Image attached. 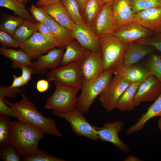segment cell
I'll return each mask as SVG.
<instances>
[{
    "instance_id": "1",
    "label": "cell",
    "mask_w": 161,
    "mask_h": 161,
    "mask_svg": "<svg viewBox=\"0 0 161 161\" xmlns=\"http://www.w3.org/2000/svg\"><path fill=\"white\" fill-rule=\"evenodd\" d=\"M21 96L20 101L13 103L3 98L4 102L16 112L18 118V120L38 129L44 134L61 137L62 134L58 129L55 120L43 116L25 94H22Z\"/></svg>"
},
{
    "instance_id": "2",
    "label": "cell",
    "mask_w": 161,
    "mask_h": 161,
    "mask_svg": "<svg viewBox=\"0 0 161 161\" xmlns=\"http://www.w3.org/2000/svg\"><path fill=\"white\" fill-rule=\"evenodd\" d=\"M44 134L38 129L20 120L12 121L10 144L21 157L38 153L39 141Z\"/></svg>"
},
{
    "instance_id": "3",
    "label": "cell",
    "mask_w": 161,
    "mask_h": 161,
    "mask_svg": "<svg viewBox=\"0 0 161 161\" xmlns=\"http://www.w3.org/2000/svg\"><path fill=\"white\" fill-rule=\"evenodd\" d=\"M114 69L106 70L96 78H83L81 93L77 97L76 108L83 113H87L95 99L104 90L114 74Z\"/></svg>"
},
{
    "instance_id": "4",
    "label": "cell",
    "mask_w": 161,
    "mask_h": 161,
    "mask_svg": "<svg viewBox=\"0 0 161 161\" xmlns=\"http://www.w3.org/2000/svg\"><path fill=\"white\" fill-rule=\"evenodd\" d=\"M55 89L46 100V109L53 112H67L76 108L77 95L80 89L54 82Z\"/></svg>"
},
{
    "instance_id": "5",
    "label": "cell",
    "mask_w": 161,
    "mask_h": 161,
    "mask_svg": "<svg viewBox=\"0 0 161 161\" xmlns=\"http://www.w3.org/2000/svg\"><path fill=\"white\" fill-rule=\"evenodd\" d=\"M100 39V52L105 71L122 66L124 55L129 43L112 35Z\"/></svg>"
},
{
    "instance_id": "6",
    "label": "cell",
    "mask_w": 161,
    "mask_h": 161,
    "mask_svg": "<svg viewBox=\"0 0 161 161\" xmlns=\"http://www.w3.org/2000/svg\"><path fill=\"white\" fill-rule=\"evenodd\" d=\"M81 62H73L50 70L47 74V80L81 89L83 78L80 67Z\"/></svg>"
},
{
    "instance_id": "7",
    "label": "cell",
    "mask_w": 161,
    "mask_h": 161,
    "mask_svg": "<svg viewBox=\"0 0 161 161\" xmlns=\"http://www.w3.org/2000/svg\"><path fill=\"white\" fill-rule=\"evenodd\" d=\"M52 113L56 116L67 121L70 124L72 131L77 136L86 137L96 141L99 140L94 126L89 123L83 113L76 108L67 112Z\"/></svg>"
},
{
    "instance_id": "8",
    "label": "cell",
    "mask_w": 161,
    "mask_h": 161,
    "mask_svg": "<svg viewBox=\"0 0 161 161\" xmlns=\"http://www.w3.org/2000/svg\"><path fill=\"white\" fill-rule=\"evenodd\" d=\"M130 84L120 76L114 75L99 95L100 101L106 112L116 108L120 98Z\"/></svg>"
},
{
    "instance_id": "9",
    "label": "cell",
    "mask_w": 161,
    "mask_h": 161,
    "mask_svg": "<svg viewBox=\"0 0 161 161\" xmlns=\"http://www.w3.org/2000/svg\"><path fill=\"white\" fill-rule=\"evenodd\" d=\"M112 2L104 4L91 25L100 38L112 35L117 27L112 15Z\"/></svg>"
},
{
    "instance_id": "10",
    "label": "cell",
    "mask_w": 161,
    "mask_h": 161,
    "mask_svg": "<svg viewBox=\"0 0 161 161\" xmlns=\"http://www.w3.org/2000/svg\"><path fill=\"white\" fill-rule=\"evenodd\" d=\"M124 125L123 120H120L104 123L102 127H94L99 140L110 143L123 152L127 153L130 150V148L120 139L118 135Z\"/></svg>"
},
{
    "instance_id": "11",
    "label": "cell",
    "mask_w": 161,
    "mask_h": 161,
    "mask_svg": "<svg viewBox=\"0 0 161 161\" xmlns=\"http://www.w3.org/2000/svg\"><path fill=\"white\" fill-rule=\"evenodd\" d=\"M56 47L51 40L38 31L20 44V49L27 53L32 59L48 52Z\"/></svg>"
},
{
    "instance_id": "12",
    "label": "cell",
    "mask_w": 161,
    "mask_h": 161,
    "mask_svg": "<svg viewBox=\"0 0 161 161\" xmlns=\"http://www.w3.org/2000/svg\"><path fill=\"white\" fill-rule=\"evenodd\" d=\"M155 35L153 31L134 22L118 26L112 34L120 39L129 43L151 38Z\"/></svg>"
},
{
    "instance_id": "13",
    "label": "cell",
    "mask_w": 161,
    "mask_h": 161,
    "mask_svg": "<svg viewBox=\"0 0 161 161\" xmlns=\"http://www.w3.org/2000/svg\"><path fill=\"white\" fill-rule=\"evenodd\" d=\"M161 94V83L155 76L151 75L141 83L134 97L135 106L144 102L156 100Z\"/></svg>"
},
{
    "instance_id": "14",
    "label": "cell",
    "mask_w": 161,
    "mask_h": 161,
    "mask_svg": "<svg viewBox=\"0 0 161 161\" xmlns=\"http://www.w3.org/2000/svg\"><path fill=\"white\" fill-rule=\"evenodd\" d=\"M64 49L55 47L46 54L40 56L38 60L33 62L30 67L32 74H45L48 69L52 70L58 68L61 63Z\"/></svg>"
},
{
    "instance_id": "15",
    "label": "cell",
    "mask_w": 161,
    "mask_h": 161,
    "mask_svg": "<svg viewBox=\"0 0 161 161\" xmlns=\"http://www.w3.org/2000/svg\"><path fill=\"white\" fill-rule=\"evenodd\" d=\"M72 32L83 47L93 52L100 51V39L91 27L85 24H76Z\"/></svg>"
},
{
    "instance_id": "16",
    "label": "cell",
    "mask_w": 161,
    "mask_h": 161,
    "mask_svg": "<svg viewBox=\"0 0 161 161\" xmlns=\"http://www.w3.org/2000/svg\"><path fill=\"white\" fill-rule=\"evenodd\" d=\"M80 67L83 77L86 79H93L102 75L105 70L100 52H91L81 62Z\"/></svg>"
},
{
    "instance_id": "17",
    "label": "cell",
    "mask_w": 161,
    "mask_h": 161,
    "mask_svg": "<svg viewBox=\"0 0 161 161\" xmlns=\"http://www.w3.org/2000/svg\"><path fill=\"white\" fill-rule=\"evenodd\" d=\"M39 7L61 26L72 32L75 29L76 24L60 1Z\"/></svg>"
},
{
    "instance_id": "18",
    "label": "cell",
    "mask_w": 161,
    "mask_h": 161,
    "mask_svg": "<svg viewBox=\"0 0 161 161\" xmlns=\"http://www.w3.org/2000/svg\"><path fill=\"white\" fill-rule=\"evenodd\" d=\"M114 74L120 76L130 83H141L151 75L143 65L137 64L122 66L114 70Z\"/></svg>"
},
{
    "instance_id": "19",
    "label": "cell",
    "mask_w": 161,
    "mask_h": 161,
    "mask_svg": "<svg viewBox=\"0 0 161 161\" xmlns=\"http://www.w3.org/2000/svg\"><path fill=\"white\" fill-rule=\"evenodd\" d=\"M156 50L151 46L135 42L129 43L124 53L122 66L137 64L146 55Z\"/></svg>"
},
{
    "instance_id": "20",
    "label": "cell",
    "mask_w": 161,
    "mask_h": 161,
    "mask_svg": "<svg viewBox=\"0 0 161 161\" xmlns=\"http://www.w3.org/2000/svg\"><path fill=\"white\" fill-rule=\"evenodd\" d=\"M43 23L48 28L55 38L58 43V48H64L74 40L71 30L60 25L46 13V18Z\"/></svg>"
},
{
    "instance_id": "21",
    "label": "cell",
    "mask_w": 161,
    "mask_h": 161,
    "mask_svg": "<svg viewBox=\"0 0 161 161\" xmlns=\"http://www.w3.org/2000/svg\"><path fill=\"white\" fill-rule=\"evenodd\" d=\"M133 22L154 32L155 29L161 22V7L148 8L134 13Z\"/></svg>"
},
{
    "instance_id": "22",
    "label": "cell",
    "mask_w": 161,
    "mask_h": 161,
    "mask_svg": "<svg viewBox=\"0 0 161 161\" xmlns=\"http://www.w3.org/2000/svg\"><path fill=\"white\" fill-rule=\"evenodd\" d=\"M112 11L117 27L133 22L134 13L130 0H114L112 2Z\"/></svg>"
},
{
    "instance_id": "23",
    "label": "cell",
    "mask_w": 161,
    "mask_h": 161,
    "mask_svg": "<svg viewBox=\"0 0 161 161\" xmlns=\"http://www.w3.org/2000/svg\"><path fill=\"white\" fill-rule=\"evenodd\" d=\"M161 116V94L154 102L147 108V111L142 114L134 124L129 126L126 134L130 135L143 129L147 122L151 119Z\"/></svg>"
},
{
    "instance_id": "24",
    "label": "cell",
    "mask_w": 161,
    "mask_h": 161,
    "mask_svg": "<svg viewBox=\"0 0 161 161\" xmlns=\"http://www.w3.org/2000/svg\"><path fill=\"white\" fill-rule=\"evenodd\" d=\"M60 66L76 61H82L92 52L83 47L74 40L65 48Z\"/></svg>"
},
{
    "instance_id": "25",
    "label": "cell",
    "mask_w": 161,
    "mask_h": 161,
    "mask_svg": "<svg viewBox=\"0 0 161 161\" xmlns=\"http://www.w3.org/2000/svg\"><path fill=\"white\" fill-rule=\"evenodd\" d=\"M0 53L12 61L11 65L14 69H21L25 66L30 67L32 65L30 55L21 49L15 50L1 47Z\"/></svg>"
},
{
    "instance_id": "26",
    "label": "cell",
    "mask_w": 161,
    "mask_h": 161,
    "mask_svg": "<svg viewBox=\"0 0 161 161\" xmlns=\"http://www.w3.org/2000/svg\"><path fill=\"white\" fill-rule=\"evenodd\" d=\"M140 83H131L126 89L118 100L116 107L118 110L121 112H129L134 109L135 107L134 97Z\"/></svg>"
},
{
    "instance_id": "27",
    "label": "cell",
    "mask_w": 161,
    "mask_h": 161,
    "mask_svg": "<svg viewBox=\"0 0 161 161\" xmlns=\"http://www.w3.org/2000/svg\"><path fill=\"white\" fill-rule=\"evenodd\" d=\"M104 4L101 0H87L84 6L81 14L85 24L91 27Z\"/></svg>"
},
{
    "instance_id": "28",
    "label": "cell",
    "mask_w": 161,
    "mask_h": 161,
    "mask_svg": "<svg viewBox=\"0 0 161 161\" xmlns=\"http://www.w3.org/2000/svg\"><path fill=\"white\" fill-rule=\"evenodd\" d=\"M0 6L13 11L25 20L35 23V20L27 10L25 4L18 0H0Z\"/></svg>"
},
{
    "instance_id": "29",
    "label": "cell",
    "mask_w": 161,
    "mask_h": 161,
    "mask_svg": "<svg viewBox=\"0 0 161 161\" xmlns=\"http://www.w3.org/2000/svg\"><path fill=\"white\" fill-rule=\"evenodd\" d=\"M36 31L38 30L36 24L25 20L12 36L21 44Z\"/></svg>"
},
{
    "instance_id": "30",
    "label": "cell",
    "mask_w": 161,
    "mask_h": 161,
    "mask_svg": "<svg viewBox=\"0 0 161 161\" xmlns=\"http://www.w3.org/2000/svg\"><path fill=\"white\" fill-rule=\"evenodd\" d=\"M143 66L151 75L156 76L161 83V55L154 52L150 54Z\"/></svg>"
},
{
    "instance_id": "31",
    "label": "cell",
    "mask_w": 161,
    "mask_h": 161,
    "mask_svg": "<svg viewBox=\"0 0 161 161\" xmlns=\"http://www.w3.org/2000/svg\"><path fill=\"white\" fill-rule=\"evenodd\" d=\"M10 116L0 114V148L10 144V135L12 121Z\"/></svg>"
},
{
    "instance_id": "32",
    "label": "cell",
    "mask_w": 161,
    "mask_h": 161,
    "mask_svg": "<svg viewBox=\"0 0 161 161\" xmlns=\"http://www.w3.org/2000/svg\"><path fill=\"white\" fill-rule=\"evenodd\" d=\"M25 20L18 16L7 15L1 22L0 29L12 35Z\"/></svg>"
},
{
    "instance_id": "33",
    "label": "cell",
    "mask_w": 161,
    "mask_h": 161,
    "mask_svg": "<svg viewBox=\"0 0 161 161\" xmlns=\"http://www.w3.org/2000/svg\"><path fill=\"white\" fill-rule=\"evenodd\" d=\"M71 18L76 24H85L75 0H61Z\"/></svg>"
},
{
    "instance_id": "34",
    "label": "cell",
    "mask_w": 161,
    "mask_h": 161,
    "mask_svg": "<svg viewBox=\"0 0 161 161\" xmlns=\"http://www.w3.org/2000/svg\"><path fill=\"white\" fill-rule=\"evenodd\" d=\"M132 11L135 13L148 8L161 7V0H130Z\"/></svg>"
},
{
    "instance_id": "35",
    "label": "cell",
    "mask_w": 161,
    "mask_h": 161,
    "mask_svg": "<svg viewBox=\"0 0 161 161\" xmlns=\"http://www.w3.org/2000/svg\"><path fill=\"white\" fill-rule=\"evenodd\" d=\"M0 157L4 161H20L21 157L12 145L0 148Z\"/></svg>"
},
{
    "instance_id": "36",
    "label": "cell",
    "mask_w": 161,
    "mask_h": 161,
    "mask_svg": "<svg viewBox=\"0 0 161 161\" xmlns=\"http://www.w3.org/2000/svg\"><path fill=\"white\" fill-rule=\"evenodd\" d=\"M24 161H65L63 159L53 157L44 151L40 150L38 153L26 157H22Z\"/></svg>"
},
{
    "instance_id": "37",
    "label": "cell",
    "mask_w": 161,
    "mask_h": 161,
    "mask_svg": "<svg viewBox=\"0 0 161 161\" xmlns=\"http://www.w3.org/2000/svg\"><path fill=\"white\" fill-rule=\"evenodd\" d=\"M0 42L2 47H19L20 43L12 35L0 30Z\"/></svg>"
},
{
    "instance_id": "38",
    "label": "cell",
    "mask_w": 161,
    "mask_h": 161,
    "mask_svg": "<svg viewBox=\"0 0 161 161\" xmlns=\"http://www.w3.org/2000/svg\"><path fill=\"white\" fill-rule=\"evenodd\" d=\"M139 43L151 46L161 53V35L156 34L154 36L134 41Z\"/></svg>"
},
{
    "instance_id": "39",
    "label": "cell",
    "mask_w": 161,
    "mask_h": 161,
    "mask_svg": "<svg viewBox=\"0 0 161 161\" xmlns=\"http://www.w3.org/2000/svg\"><path fill=\"white\" fill-rule=\"evenodd\" d=\"M23 91L21 88H11L1 85L0 87V98L5 97L15 98L17 94L23 93Z\"/></svg>"
},
{
    "instance_id": "40",
    "label": "cell",
    "mask_w": 161,
    "mask_h": 161,
    "mask_svg": "<svg viewBox=\"0 0 161 161\" xmlns=\"http://www.w3.org/2000/svg\"><path fill=\"white\" fill-rule=\"evenodd\" d=\"M28 9L36 21L43 23L46 18V13L42 8L32 4Z\"/></svg>"
},
{
    "instance_id": "41",
    "label": "cell",
    "mask_w": 161,
    "mask_h": 161,
    "mask_svg": "<svg viewBox=\"0 0 161 161\" xmlns=\"http://www.w3.org/2000/svg\"><path fill=\"white\" fill-rule=\"evenodd\" d=\"M35 24L38 31L51 40L54 44L56 47H58L57 41L48 28L43 23L36 22Z\"/></svg>"
},
{
    "instance_id": "42",
    "label": "cell",
    "mask_w": 161,
    "mask_h": 161,
    "mask_svg": "<svg viewBox=\"0 0 161 161\" xmlns=\"http://www.w3.org/2000/svg\"><path fill=\"white\" fill-rule=\"evenodd\" d=\"M0 114L7 115L18 119L13 110L4 102L3 98H0Z\"/></svg>"
},
{
    "instance_id": "43",
    "label": "cell",
    "mask_w": 161,
    "mask_h": 161,
    "mask_svg": "<svg viewBox=\"0 0 161 161\" xmlns=\"http://www.w3.org/2000/svg\"><path fill=\"white\" fill-rule=\"evenodd\" d=\"M21 76L23 80L24 85L27 84L31 79V75L32 74L30 67L23 66L21 68Z\"/></svg>"
},
{
    "instance_id": "44",
    "label": "cell",
    "mask_w": 161,
    "mask_h": 161,
    "mask_svg": "<svg viewBox=\"0 0 161 161\" xmlns=\"http://www.w3.org/2000/svg\"><path fill=\"white\" fill-rule=\"evenodd\" d=\"M49 81L45 79L39 80L37 83L36 87L37 91L41 93L46 91L49 87Z\"/></svg>"
},
{
    "instance_id": "45",
    "label": "cell",
    "mask_w": 161,
    "mask_h": 161,
    "mask_svg": "<svg viewBox=\"0 0 161 161\" xmlns=\"http://www.w3.org/2000/svg\"><path fill=\"white\" fill-rule=\"evenodd\" d=\"M13 80L10 87L11 88H21L24 85L23 80L21 76H18L15 75H13Z\"/></svg>"
},
{
    "instance_id": "46",
    "label": "cell",
    "mask_w": 161,
    "mask_h": 161,
    "mask_svg": "<svg viewBox=\"0 0 161 161\" xmlns=\"http://www.w3.org/2000/svg\"><path fill=\"white\" fill-rule=\"evenodd\" d=\"M61 0H38L35 4L37 7H41L60 1Z\"/></svg>"
},
{
    "instance_id": "47",
    "label": "cell",
    "mask_w": 161,
    "mask_h": 161,
    "mask_svg": "<svg viewBox=\"0 0 161 161\" xmlns=\"http://www.w3.org/2000/svg\"><path fill=\"white\" fill-rule=\"evenodd\" d=\"M78 5L80 12L81 15L84 6L87 0H75Z\"/></svg>"
},
{
    "instance_id": "48",
    "label": "cell",
    "mask_w": 161,
    "mask_h": 161,
    "mask_svg": "<svg viewBox=\"0 0 161 161\" xmlns=\"http://www.w3.org/2000/svg\"><path fill=\"white\" fill-rule=\"evenodd\" d=\"M124 161H142L138 157L132 155H130L126 158Z\"/></svg>"
},
{
    "instance_id": "49",
    "label": "cell",
    "mask_w": 161,
    "mask_h": 161,
    "mask_svg": "<svg viewBox=\"0 0 161 161\" xmlns=\"http://www.w3.org/2000/svg\"><path fill=\"white\" fill-rule=\"evenodd\" d=\"M154 32L155 34H158L161 35V22L155 29Z\"/></svg>"
},
{
    "instance_id": "50",
    "label": "cell",
    "mask_w": 161,
    "mask_h": 161,
    "mask_svg": "<svg viewBox=\"0 0 161 161\" xmlns=\"http://www.w3.org/2000/svg\"><path fill=\"white\" fill-rule=\"evenodd\" d=\"M157 123L159 129L161 132V116L158 120Z\"/></svg>"
},
{
    "instance_id": "51",
    "label": "cell",
    "mask_w": 161,
    "mask_h": 161,
    "mask_svg": "<svg viewBox=\"0 0 161 161\" xmlns=\"http://www.w3.org/2000/svg\"><path fill=\"white\" fill-rule=\"evenodd\" d=\"M103 1L105 4L113 2L114 0H101Z\"/></svg>"
},
{
    "instance_id": "52",
    "label": "cell",
    "mask_w": 161,
    "mask_h": 161,
    "mask_svg": "<svg viewBox=\"0 0 161 161\" xmlns=\"http://www.w3.org/2000/svg\"><path fill=\"white\" fill-rule=\"evenodd\" d=\"M23 3L25 4L28 2L30 1V0H18Z\"/></svg>"
},
{
    "instance_id": "53",
    "label": "cell",
    "mask_w": 161,
    "mask_h": 161,
    "mask_svg": "<svg viewBox=\"0 0 161 161\" xmlns=\"http://www.w3.org/2000/svg\"><path fill=\"white\" fill-rule=\"evenodd\" d=\"M160 55H161V53H160Z\"/></svg>"
}]
</instances>
